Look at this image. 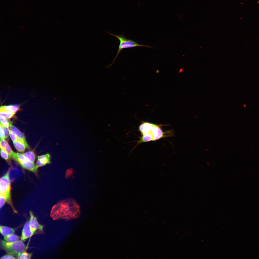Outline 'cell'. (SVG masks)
<instances>
[{
	"label": "cell",
	"mask_w": 259,
	"mask_h": 259,
	"mask_svg": "<svg viewBox=\"0 0 259 259\" xmlns=\"http://www.w3.org/2000/svg\"><path fill=\"white\" fill-rule=\"evenodd\" d=\"M80 213L79 205L73 199L68 198L58 202L53 206L50 215L54 220L68 221L78 218Z\"/></svg>",
	"instance_id": "6da1fadb"
},
{
	"label": "cell",
	"mask_w": 259,
	"mask_h": 259,
	"mask_svg": "<svg viewBox=\"0 0 259 259\" xmlns=\"http://www.w3.org/2000/svg\"><path fill=\"white\" fill-rule=\"evenodd\" d=\"M158 125L147 122H143L140 124L139 129L142 135L149 134L152 137L153 141L164 137L165 133Z\"/></svg>",
	"instance_id": "7a4b0ae2"
},
{
	"label": "cell",
	"mask_w": 259,
	"mask_h": 259,
	"mask_svg": "<svg viewBox=\"0 0 259 259\" xmlns=\"http://www.w3.org/2000/svg\"><path fill=\"white\" fill-rule=\"evenodd\" d=\"M0 246L2 249L5 250L7 254L17 257L25 251L26 248L21 240L11 242L1 240Z\"/></svg>",
	"instance_id": "3957f363"
},
{
	"label": "cell",
	"mask_w": 259,
	"mask_h": 259,
	"mask_svg": "<svg viewBox=\"0 0 259 259\" xmlns=\"http://www.w3.org/2000/svg\"><path fill=\"white\" fill-rule=\"evenodd\" d=\"M10 170L1 177L0 180V195L5 197L7 200V203L12 207L14 212L17 213L12 202L11 195V182L9 177Z\"/></svg>",
	"instance_id": "277c9868"
},
{
	"label": "cell",
	"mask_w": 259,
	"mask_h": 259,
	"mask_svg": "<svg viewBox=\"0 0 259 259\" xmlns=\"http://www.w3.org/2000/svg\"><path fill=\"white\" fill-rule=\"evenodd\" d=\"M106 32L117 38L120 41L117 53L113 61L109 66H111L113 63L120 52L123 49L137 47H145L153 48L150 46L141 45L138 43L133 40L127 39L125 37L123 34L120 35H117L108 32Z\"/></svg>",
	"instance_id": "5b68a950"
},
{
	"label": "cell",
	"mask_w": 259,
	"mask_h": 259,
	"mask_svg": "<svg viewBox=\"0 0 259 259\" xmlns=\"http://www.w3.org/2000/svg\"><path fill=\"white\" fill-rule=\"evenodd\" d=\"M11 158L18 163L23 169L29 170L35 173H36L37 169L34 163L28 160L23 154L14 152Z\"/></svg>",
	"instance_id": "8992f818"
},
{
	"label": "cell",
	"mask_w": 259,
	"mask_h": 259,
	"mask_svg": "<svg viewBox=\"0 0 259 259\" xmlns=\"http://www.w3.org/2000/svg\"><path fill=\"white\" fill-rule=\"evenodd\" d=\"M30 219L29 222L31 230L34 232L37 230H42L43 226L39 224L36 217H35L31 211L29 212Z\"/></svg>",
	"instance_id": "52a82bcc"
},
{
	"label": "cell",
	"mask_w": 259,
	"mask_h": 259,
	"mask_svg": "<svg viewBox=\"0 0 259 259\" xmlns=\"http://www.w3.org/2000/svg\"><path fill=\"white\" fill-rule=\"evenodd\" d=\"M10 129L13 131L17 135L18 141L23 143L25 145L26 148L28 149L30 148L27 143L24 134L21 132L15 126L13 125L11 122L10 121Z\"/></svg>",
	"instance_id": "ba28073f"
},
{
	"label": "cell",
	"mask_w": 259,
	"mask_h": 259,
	"mask_svg": "<svg viewBox=\"0 0 259 259\" xmlns=\"http://www.w3.org/2000/svg\"><path fill=\"white\" fill-rule=\"evenodd\" d=\"M34 233L31 230L29 222H26L22 230L21 240L22 241H25L31 237Z\"/></svg>",
	"instance_id": "9c48e42d"
},
{
	"label": "cell",
	"mask_w": 259,
	"mask_h": 259,
	"mask_svg": "<svg viewBox=\"0 0 259 259\" xmlns=\"http://www.w3.org/2000/svg\"><path fill=\"white\" fill-rule=\"evenodd\" d=\"M50 156L49 154L47 153L38 156L36 167L37 169L39 167L45 165L50 163Z\"/></svg>",
	"instance_id": "30bf717a"
},
{
	"label": "cell",
	"mask_w": 259,
	"mask_h": 259,
	"mask_svg": "<svg viewBox=\"0 0 259 259\" xmlns=\"http://www.w3.org/2000/svg\"><path fill=\"white\" fill-rule=\"evenodd\" d=\"M0 146L1 149L6 151L8 154L10 158H11L14 152L12 149L7 142L5 139H0Z\"/></svg>",
	"instance_id": "8fae6325"
},
{
	"label": "cell",
	"mask_w": 259,
	"mask_h": 259,
	"mask_svg": "<svg viewBox=\"0 0 259 259\" xmlns=\"http://www.w3.org/2000/svg\"><path fill=\"white\" fill-rule=\"evenodd\" d=\"M15 231L13 228L2 225L0 226V233L4 236L14 234Z\"/></svg>",
	"instance_id": "7c38bea8"
},
{
	"label": "cell",
	"mask_w": 259,
	"mask_h": 259,
	"mask_svg": "<svg viewBox=\"0 0 259 259\" xmlns=\"http://www.w3.org/2000/svg\"><path fill=\"white\" fill-rule=\"evenodd\" d=\"M15 113L12 112L3 108L2 106L0 108V117L7 119H9L12 117Z\"/></svg>",
	"instance_id": "4fadbf2b"
},
{
	"label": "cell",
	"mask_w": 259,
	"mask_h": 259,
	"mask_svg": "<svg viewBox=\"0 0 259 259\" xmlns=\"http://www.w3.org/2000/svg\"><path fill=\"white\" fill-rule=\"evenodd\" d=\"M13 145L16 150L20 152H23L25 150L26 147L22 142L17 141L13 142Z\"/></svg>",
	"instance_id": "5bb4252c"
},
{
	"label": "cell",
	"mask_w": 259,
	"mask_h": 259,
	"mask_svg": "<svg viewBox=\"0 0 259 259\" xmlns=\"http://www.w3.org/2000/svg\"><path fill=\"white\" fill-rule=\"evenodd\" d=\"M19 237L18 235L14 234H11L4 237L5 240L9 242H15L18 240Z\"/></svg>",
	"instance_id": "9a60e30c"
},
{
	"label": "cell",
	"mask_w": 259,
	"mask_h": 259,
	"mask_svg": "<svg viewBox=\"0 0 259 259\" xmlns=\"http://www.w3.org/2000/svg\"><path fill=\"white\" fill-rule=\"evenodd\" d=\"M25 158L29 161L34 163L35 159V155L34 152L30 151L23 154Z\"/></svg>",
	"instance_id": "2e32d148"
},
{
	"label": "cell",
	"mask_w": 259,
	"mask_h": 259,
	"mask_svg": "<svg viewBox=\"0 0 259 259\" xmlns=\"http://www.w3.org/2000/svg\"><path fill=\"white\" fill-rule=\"evenodd\" d=\"M2 106L5 109L15 113L19 110V106L18 105L5 106Z\"/></svg>",
	"instance_id": "e0dca14e"
},
{
	"label": "cell",
	"mask_w": 259,
	"mask_h": 259,
	"mask_svg": "<svg viewBox=\"0 0 259 259\" xmlns=\"http://www.w3.org/2000/svg\"><path fill=\"white\" fill-rule=\"evenodd\" d=\"M32 254L29 253L24 251L19 254L17 257L18 259H30L31 258Z\"/></svg>",
	"instance_id": "ac0fdd59"
},
{
	"label": "cell",
	"mask_w": 259,
	"mask_h": 259,
	"mask_svg": "<svg viewBox=\"0 0 259 259\" xmlns=\"http://www.w3.org/2000/svg\"><path fill=\"white\" fill-rule=\"evenodd\" d=\"M0 125L8 128L10 126L9 121H8L7 119L0 117Z\"/></svg>",
	"instance_id": "d6986e66"
},
{
	"label": "cell",
	"mask_w": 259,
	"mask_h": 259,
	"mask_svg": "<svg viewBox=\"0 0 259 259\" xmlns=\"http://www.w3.org/2000/svg\"><path fill=\"white\" fill-rule=\"evenodd\" d=\"M0 154L1 157L7 161L10 160V158L8 153L4 150L1 149Z\"/></svg>",
	"instance_id": "ffe728a7"
},
{
	"label": "cell",
	"mask_w": 259,
	"mask_h": 259,
	"mask_svg": "<svg viewBox=\"0 0 259 259\" xmlns=\"http://www.w3.org/2000/svg\"><path fill=\"white\" fill-rule=\"evenodd\" d=\"M9 134L13 142L18 141V139L15 133L11 130H9Z\"/></svg>",
	"instance_id": "44dd1931"
},
{
	"label": "cell",
	"mask_w": 259,
	"mask_h": 259,
	"mask_svg": "<svg viewBox=\"0 0 259 259\" xmlns=\"http://www.w3.org/2000/svg\"><path fill=\"white\" fill-rule=\"evenodd\" d=\"M7 202L6 198L4 196L0 195V208H1Z\"/></svg>",
	"instance_id": "7402d4cb"
},
{
	"label": "cell",
	"mask_w": 259,
	"mask_h": 259,
	"mask_svg": "<svg viewBox=\"0 0 259 259\" xmlns=\"http://www.w3.org/2000/svg\"><path fill=\"white\" fill-rule=\"evenodd\" d=\"M1 126L2 128H3L5 133V138L6 139H7L9 135V129L8 128H7L5 127L4 126Z\"/></svg>",
	"instance_id": "603a6c76"
},
{
	"label": "cell",
	"mask_w": 259,
	"mask_h": 259,
	"mask_svg": "<svg viewBox=\"0 0 259 259\" xmlns=\"http://www.w3.org/2000/svg\"><path fill=\"white\" fill-rule=\"evenodd\" d=\"M0 139L4 140L5 138V135L4 129L1 125L0 126Z\"/></svg>",
	"instance_id": "cb8c5ba5"
},
{
	"label": "cell",
	"mask_w": 259,
	"mask_h": 259,
	"mask_svg": "<svg viewBox=\"0 0 259 259\" xmlns=\"http://www.w3.org/2000/svg\"><path fill=\"white\" fill-rule=\"evenodd\" d=\"M15 258L13 256L8 254L7 255H4L1 257L0 259H15Z\"/></svg>",
	"instance_id": "d4e9b609"
}]
</instances>
